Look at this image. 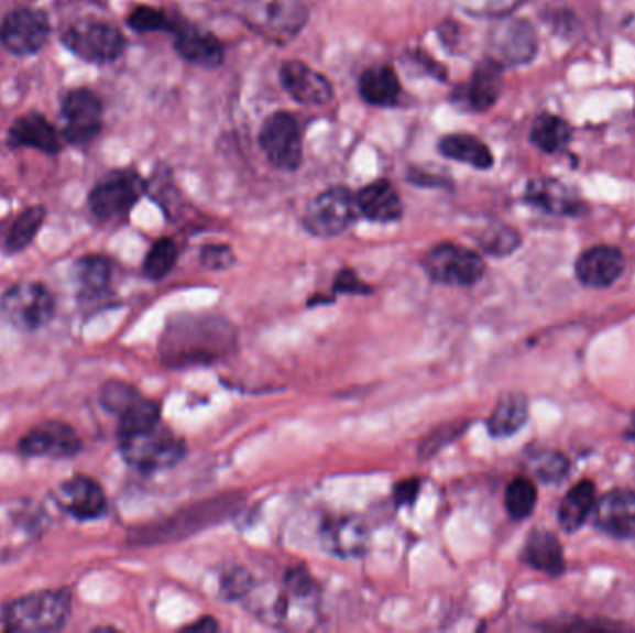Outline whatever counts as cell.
<instances>
[{
	"instance_id": "obj_15",
	"label": "cell",
	"mask_w": 635,
	"mask_h": 633,
	"mask_svg": "<svg viewBox=\"0 0 635 633\" xmlns=\"http://www.w3.org/2000/svg\"><path fill=\"white\" fill-rule=\"evenodd\" d=\"M83 443L72 426L64 422H45L24 435L19 443V451L24 457H54L67 459L77 456Z\"/></svg>"
},
{
	"instance_id": "obj_35",
	"label": "cell",
	"mask_w": 635,
	"mask_h": 633,
	"mask_svg": "<svg viewBox=\"0 0 635 633\" xmlns=\"http://www.w3.org/2000/svg\"><path fill=\"white\" fill-rule=\"evenodd\" d=\"M537 505V487L526 476H518L505 489V510L513 521H526Z\"/></svg>"
},
{
	"instance_id": "obj_17",
	"label": "cell",
	"mask_w": 635,
	"mask_h": 633,
	"mask_svg": "<svg viewBox=\"0 0 635 633\" xmlns=\"http://www.w3.org/2000/svg\"><path fill=\"white\" fill-rule=\"evenodd\" d=\"M54 502L78 521H96L107 511V496L101 485L88 476H75L54 492Z\"/></svg>"
},
{
	"instance_id": "obj_31",
	"label": "cell",
	"mask_w": 635,
	"mask_h": 633,
	"mask_svg": "<svg viewBox=\"0 0 635 633\" xmlns=\"http://www.w3.org/2000/svg\"><path fill=\"white\" fill-rule=\"evenodd\" d=\"M570 137H572L570 124L563 118L548 112L537 116L529 131V140L535 148L548 154L559 153L561 149L567 148Z\"/></svg>"
},
{
	"instance_id": "obj_25",
	"label": "cell",
	"mask_w": 635,
	"mask_h": 633,
	"mask_svg": "<svg viewBox=\"0 0 635 633\" xmlns=\"http://www.w3.org/2000/svg\"><path fill=\"white\" fill-rule=\"evenodd\" d=\"M524 561L539 572L548 576H561L565 572L563 548L558 537L547 530H535L524 546Z\"/></svg>"
},
{
	"instance_id": "obj_24",
	"label": "cell",
	"mask_w": 635,
	"mask_h": 633,
	"mask_svg": "<svg viewBox=\"0 0 635 633\" xmlns=\"http://www.w3.org/2000/svg\"><path fill=\"white\" fill-rule=\"evenodd\" d=\"M8 143L15 149L32 148L47 154H56L62 148L58 132L42 113H26L15 119L8 131Z\"/></svg>"
},
{
	"instance_id": "obj_26",
	"label": "cell",
	"mask_w": 635,
	"mask_h": 633,
	"mask_svg": "<svg viewBox=\"0 0 635 633\" xmlns=\"http://www.w3.org/2000/svg\"><path fill=\"white\" fill-rule=\"evenodd\" d=\"M502 72L504 66L493 58L483 59L480 66L475 67L474 75L467 86V99L475 112H485L499 101L504 86Z\"/></svg>"
},
{
	"instance_id": "obj_21",
	"label": "cell",
	"mask_w": 635,
	"mask_h": 633,
	"mask_svg": "<svg viewBox=\"0 0 635 633\" xmlns=\"http://www.w3.org/2000/svg\"><path fill=\"white\" fill-rule=\"evenodd\" d=\"M320 539L329 554L361 557L369 548V530L357 516H331L321 526Z\"/></svg>"
},
{
	"instance_id": "obj_46",
	"label": "cell",
	"mask_w": 635,
	"mask_h": 633,
	"mask_svg": "<svg viewBox=\"0 0 635 633\" xmlns=\"http://www.w3.org/2000/svg\"><path fill=\"white\" fill-rule=\"evenodd\" d=\"M335 291L344 294H372V288L359 281L353 270H342L335 281Z\"/></svg>"
},
{
	"instance_id": "obj_9",
	"label": "cell",
	"mask_w": 635,
	"mask_h": 633,
	"mask_svg": "<svg viewBox=\"0 0 635 633\" xmlns=\"http://www.w3.org/2000/svg\"><path fill=\"white\" fill-rule=\"evenodd\" d=\"M62 43L89 64H110L125 53L127 47L121 30L101 21H78L64 32Z\"/></svg>"
},
{
	"instance_id": "obj_3",
	"label": "cell",
	"mask_w": 635,
	"mask_h": 633,
	"mask_svg": "<svg viewBox=\"0 0 635 633\" xmlns=\"http://www.w3.org/2000/svg\"><path fill=\"white\" fill-rule=\"evenodd\" d=\"M242 18L266 42L286 45L305 29L309 12L304 0H245Z\"/></svg>"
},
{
	"instance_id": "obj_27",
	"label": "cell",
	"mask_w": 635,
	"mask_h": 633,
	"mask_svg": "<svg viewBox=\"0 0 635 633\" xmlns=\"http://www.w3.org/2000/svg\"><path fill=\"white\" fill-rule=\"evenodd\" d=\"M359 94L372 107H394L402 95L398 75L388 66L370 67L359 78Z\"/></svg>"
},
{
	"instance_id": "obj_1",
	"label": "cell",
	"mask_w": 635,
	"mask_h": 633,
	"mask_svg": "<svg viewBox=\"0 0 635 633\" xmlns=\"http://www.w3.org/2000/svg\"><path fill=\"white\" fill-rule=\"evenodd\" d=\"M234 342L231 324L218 316H180L167 326L162 340V357L166 364H208L227 356Z\"/></svg>"
},
{
	"instance_id": "obj_42",
	"label": "cell",
	"mask_w": 635,
	"mask_h": 633,
	"mask_svg": "<svg viewBox=\"0 0 635 633\" xmlns=\"http://www.w3.org/2000/svg\"><path fill=\"white\" fill-rule=\"evenodd\" d=\"M529 0H463L467 12L485 18H510L511 13L517 12Z\"/></svg>"
},
{
	"instance_id": "obj_6",
	"label": "cell",
	"mask_w": 635,
	"mask_h": 633,
	"mask_svg": "<svg viewBox=\"0 0 635 633\" xmlns=\"http://www.w3.org/2000/svg\"><path fill=\"white\" fill-rule=\"evenodd\" d=\"M421 266L434 283L448 286H472L485 275V261L480 253L450 242L429 249Z\"/></svg>"
},
{
	"instance_id": "obj_8",
	"label": "cell",
	"mask_w": 635,
	"mask_h": 633,
	"mask_svg": "<svg viewBox=\"0 0 635 633\" xmlns=\"http://www.w3.org/2000/svg\"><path fill=\"white\" fill-rule=\"evenodd\" d=\"M0 310L21 331H37L53 320L56 303L42 283H19L0 297Z\"/></svg>"
},
{
	"instance_id": "obj_28",
	"label": "cell",
	"mask_w": 635,
	"mask_h": 633,
	"mask_svg": "<svg viewBox=\"0 0 635 633\" xmlns=\"http://www.w3.org/2000/svg\"><path fill=\"white\" fill-rule=\"evenodd\" d=\"M596 503V487L593 481L583 480L572 487L559 505L558 521L561 530L574 533L593 515Z\"/></svg>"
},
{
	"instance_id": "obj_2",
	"label": "cell",
	"mask_w": 635,
	"mask_h": 633,
	"mask_svg": "<svg viewBox=\"0 0 635 633\" xmlns=\"http://www.w3.org/2000/svg\"><path fill=\"white\" fill-rule=\"evenodd\" d=\"M72 615V592L67 589L36 591L15 598L2 611L7 630L24 633L58 632Z\"/></svg>"
},
{
	"instance_id": "obj_48",
	"label": "cell",
	"mask_w": 635,
	"mask_h": 633,
	"mask_svg": "<svg viewBox=\"0 0 635 633\" xmlns=\"http://www.w3.org/2000/svg\"><path fill=\"white\" fill-rule=\"evenodd\" d=\"M218 622L212 616H202L201 621H197L196 624H190V626H186L185 630L188 632H218Z\"/></svg>"
},
{
	"instance_id": "obj_12",
	"label": "cell",
	"mask_w": 635,
	"mask_h": 633,
	"mask_svg": "<svg viewBox=\"0 0 635 633\" xmlns=\"http://www.w3.org/2000/svg\"><path fill=\"white\" fill-rule=\"evenodd\" d=\"M51 34L47 13L36 8H18L0 24V43L15 56H30L42 51Z\"/></svg>"
},
{
	"instance_id": "obj_23",
	"label": "cell",
	"mask_w": 635,
	"mask_h": 633,
	"mask_svg": "<svg viewBox=\"0 0 635 633\" xmlns=\"http://www.w3.org/2000/svg\"><path fill=\"white\" fill-rule=\"evenodd\" d=\"M355 199L362 218L375 223H394L404 216V203L388 181H375L364 186Z\"/></svg>"
},
{
	"instance_id": "obj_37",
	"label": "cell",
	"mask_w": 635,
	"mask_h": 633,
	"mask_svg": "<svg viewBox=\"0 0 635 633\" xmlns=\"http://www.w3.org/2000/svg\"><path fill=\"white\" fill-rule=\"evenodd\" d=\"M177 259L178 248L175 240L161 238L149 249L147 257L143 261V275L151 281H161V279L166 277L167 273L172 272Z\"/></svg>"
},
{
	"instance_id": "obj_18",
	"label": "cell",
	"mask_w": 635,
	"mask_h": 633,
	"mask_svg": "<svg viewBox=\"0 0 635 633\" xmlns=\"http://www.w3.org/2000/svg\"><path fill=\"white\" fill-rule=\"evenodd\" d=\"M281 84L294 101L304 107H324L331 102L335 89L326 75L315 72L304 62L291 59L281 67Z\"/></svg>"
},
{
	"instance_id": "obj_13",
	"label": "cell",
	"mask_w": 635,
	"mask_h": 633,
	"mask_svg": "<svg viewBox=\"0 0 635 633\" xmlns=\"http://www.w3.org/2000/svg\"><path fill=\"white\" fill-rule=\"evenodd\" d=\"M64 137L75 145L94 142L102 129V102L91 89H73L66 95L64 105Z\"/></svg>"
},
{
	"instance_id": "obj_43",
	"label": "cell",
	"mask_w": 635,
	"mask_h": 633,
	"mask_svg": "<svg viewBox=\"0 0 635 633\" xmlns=\"http://www.w3.org/2000/svg\"><path fill=\"white\" fill-rule=\"evenodd\" d=\"M199 261H201L202 266L207 270H215V272H221V270H227L231 268L237 259H234V253L232 249L226 243H208L201 249V255H199Z\"/></svg>"
},
{
	"instance_id": "obj_29",
	"label": "cell",
	"mask_w": 635,
	"mask_h": 633,
	"mask_svg": "<svg viewBox=\"0 0 635 633\" xmlns=\"http://www.w3.org/2000/svg\"><path fill=\"white\" fill-rule=\"evenodd\" d=\"M439 153L450 161L469 164L475 170H491L494 156L488 143L481 142L480 138L472 134H448L440 138Z\"/></svg>"
},
{
	"instance_id": "obj_14",
	"label": "cell",
	"mask_w": 635,
	"mask_h": 633,
	"mask_svg": "<svg viewBox=\"0 0 635 633\" xmlns=\"http://www.w3.org/2000/svg\"><path fill=\"white\" fill-rule=\"evenodd\" d=\"M489 45L493 51V59L502 66H521L535 58L537 34L528 21L502 18V21L491 30Z\"/></svg>"
},
{
	"instance_id": "obj_47",
	"label": "cell",
	"mask_w": 635,
	"mask_h": 633,
	"mask_svg": "<svg viewBox=\"0 0 635 633\" xmlns=\"http://www.w3.org/2000/svg\"><path fill=\"white\" fill-rule=\"evenodd\" d=\"M420 494V480L418 478H409V480L399 481L396 489H394V503L398 508H405V505H413L416 502V498Z\"/></svg>"
},
{
	"instance_id": "obj_45",
	"label": "cell",
	"mask_w": 635,
	"mask_h": 633,
	"mask_svg": "<svg viewBox=\"0 0 635 633\" xmlns=\"http://www.w3.org/2000/svg\"><path fill=\"white\" fill-rule=\"evenodd\" d=\"M251 587H253V580H251V576L248 572H244V570H232L223 578L221 591H223L226 598L238 600V598L245 597L251 591Z\"/></svg>"
},
{
	"instance_id": "obj_5",
	"label": "cell",
	"mask_w": 635,
	"mask_h": 633,
	"mask_svg": "<svg viewBox=\"0 0 635 633\" xmlns=\"http://www.w3.org/2000/svg\"><path fill=\"white\" fill-rule=\"evenodd\" d=\"M119 450L131 467L143 473L161 472L177 465L186 454L183 438L156 424L145 432L119 438Z\"/></svg>"
},
{
	"instance_id": "obj_40",
	"label": "cell",
	"mask_w": 635,
	"mask_h": 633,
	"mask_svg": "<svg viewBox=\"0 0 635 633\" xmlns=\"http://www.w3.org/2000/svg\"><path fill=\"white\" fill-rule=\"evenodd\" d=\"M140 392L125 381H108L99 392L102 407L116 415H121L131 403L136 402Z\"/></svg>"
},
{
	"instance_id": "obj_33",
	"label": "cell",
	"mask_w": 635,
	"mask_h": 633,
	"mask_svg": "<svg viewBox=\"0 0 635 633\" xmlns=\"http://www.w3.org/2000/svg\"><path fill=\"white\" fill-rule=\"evenodd\" d=\"M161 424V407L158 403L138 397L136 402L131 403L129 407L119 415L118 437H127L132 433L145 432Z\"/></svg>"
},
{
	"instance_id": "obj_32",
	"label": "cell",
	"mask_w": 635,
	"mask_h": 633,
	"mask_svg": "<svg viewBox=\"0 0 635 633\" xmlns=\"http://www.w3.org/2000/svg\"><path fill=\"white\" fill-rule=\"evenodd\" d=\"M73 273H75L77 283L80 284V291L88 296H94V294H101V292L107 291L110 277H112V264L107 257H83L75 264Z\"/></svg>"
},
{
	"instance_id": "obj_22",
	"label": "cell",
	"mask_w": 635,
	"mask_h": 633,
	"mask_svg": "<svg viewBox=\"0 0 635 633\" xmlns=\"http://www.w3.org/2000/svg\"><path fill=\"white\" fill-rule=\"evenodd\" d=\"M526 201L554 216H578L585 210L582 199L556 178H535L526 188Z\"/></svg>"
},
{
	"instance_id": "obj_34",
	"label": "cell",
	"mask_w": 635,
	"mask_h": 633,
	"mask_svg": "<svg viewBox=\"0 0 635 633\" xmlns=\"http://www.w3.org/2000/svg\"><path fill=\"white\" fill-rule=\"evenodd\" d=\"M45 221V208L30 207L19 214L7 237L8 253H21L34 242Z\"/></svg>"
},
{
	"instance_id": "obj_4",
	"label": "cell",
	"mask_w": 635,
	"mask_h": 633,
	"mask_svg": "<svg viewBox=\"0 0 635 633\" xmlns=\"http://www.w3.org/2000/svg\"><path fill=\"white\" fill-rule=\"evenodd\" d=\"M238 503L240 500L232 496L212 498L207 502L196 503L167 521L158 522L151 527H143L142 532H138L134 543L153 545V543L185 539L194 533L202 532L205 527L215 526L229 519L232 511L237 510Z\"/></svg>"
},
{
	"instance_id": "obj_44",
	"label": "cell",
	"mask_w": 635,
	"mask_h": 633,
	"mask_svg": "<svg viewBox=\"0 0 635 633\" xmlns=\"http://www.w3.org/2000/svg\"><path fill=\"white\" fill-rule=\"evenodd\" d=\"M285 586L286 592L291 597L299 598V600H307L316 591L315 581L305 567L291 568L285 576Z\"/></svg>"
},
{
	"instance_id": "obj_20",
	"label": "cell",
	"mask_w": 635,
	"mask_h": 633,
	"mask_svg": "<svg viewBox=\"0 0 635 633\" xmlns=\"http://www.w3.org/2000/svg\"><path fill=\"white\" fill-rule=\"evenodd\" d=\"M623 251L613 245H594L578 257L577 277L589 288H607L623 275Z\"/></svg>"
},
{
	"instance_id": "obj_49",
	"label": "cell",
	"mask_w": 635,
	"mask_h": 633,
	"mask_svg": "<svg viewBox=\"0 0 635 633\" xmlns=\"http://www.w3.org/2000/svg\"><path fill=\"white\" fill-rule=\"evenodd\" d=\"M624 437L629 438V440H635V413L634 416H632L628 429L624 433Z\"/></svg>"
},
{
	"instance_id": "obj_11",
	"label": "cell",
	"mask_w": 635,
	"mask_h": 633,
	"mask_svg": "<svg viewBox=\"0 0 635 633\" xmlns=\"http://www.w3.org/2000/svg\"><path fill=\"white\" fill-rule=\"evenodd\" d=\"M147 184L134 172L112 173L89 194V208L99 219L123 218L142 199Z\"/></svg>"
},
{
	"instance_id": "obj_7",
	"label": "cell",
	"mask_w": 635,
	"mask_h": 633,
	"mask_svg": "<svg viewBox=\"0 0 635 633\" xmlns=\"http://www.w3.org/2000/svg\"><path fill=\"white\" fill-rule=\"evenodd\" d=\"M357 216L355 194L344 186H335L309 203L304 214V227L313 237H339L355 223Z\"/></svg>"
},
{
	"instance_id": "obj_38",
	"label": "cell",
	"mask_w": 635,
	"mask_h": 633,
	"mask_svg": "<svg viewBox=\"0 0 635 633\" xmlns=\"http://www.w3.org/2000/svg\"><path fill=\"white\" fill-rule=\"evenodd\" d=\"M464 429H469V422H448V424L435 427L428 437L421 438L418 457H420L421 461L431 459V457L437 456L440 450H445L446 446L453 443L456 438L461 437Z\"/></svg>"
},
{
	"instance_id": "obj_10",
	"label": "cell",
	"mask_w": 635,
	"mask_h": 633,
	"mask_svg": "<svg viewBox=\"0 0 635 633\" xmlns=\"http://www.w3.org/2000/svg\"><path fill=\"white\" fill-rule=\"evenodd\" d=\"M259 143L267 162L281 172H296L304 162V143L296 118L288 112H275L262 123Z\"/></svg>"
},
{
	"instance_id": "obj_30",
	"label": "cell",
	"mask_w": 635,
	"mask_h": 633,
	"mask_svg": "<svg viewBox=\"0 0 635 633\" xmlns=\"http://www.w3.org/2000/svg\"><path fill=\"white\" fill-rule=\"evenodd\" d=\"M528 421V400L523 394H505L494 407L493 415L489 418V433L494 438H505L515 435L523 429Z\"/></svg>"
},
{
	"instance_id": "obj_19",
	"label": "cell",
	"mask_w": 635,
	"mask_h": 633,
	"mask_svg": "<svg viewBox=\"0 0 635 633\" xmlns=\"http://www.w3.org/2000/svg\"><path fill=\"white\" fill-rule=\"evenodd\" d=\"M594 526L617 539L635 535V491L613 489L596 500L593 510Z\"/></svg>"
},
{
	"instance_id": "obj_16",
	"label": "cell",
	"mask_w": 635,
	"mask_h": 633,
	"mask_svg": "<svg viewBox=\"0 0 635 633\" xmlns=\"http://www.w3.org/2000/svg\"><path fill=\"white\" fill-rule=\"evenodd\" d=\"M175 36L177 53L196 66L218 67L226 58L223 43L207 30L199 29L186 19H172V29Z\"/></svg>"
},
{
	"instance_id": "obj_41",
	"label": "cell",
	"mask_w": 635,
	"mask_h": 633,
	"mask_svg": "<svg viewBox=\"0 0 635 633\" xmlns=\"http://www.w3.org/2000/svg\"><path fill=\"white\" fill-rule=\"evenodd\" d=\"M127 23L138 34H149V32H158V30L172 29V18L166 13L153 7H138L132 10Z\"/></svg>"
},
{
	"instance_id": "obj_39",
	"label": "cell",
	"mask_w": 635,
	"mask_h": 633,
	"mask_svg": "<svg viewBox=\"0 0 635 633\" xmlns=\"http://www.w3.org/2000/svg\"><path fill=\"white\" fill-rule=\"evenodd\" d=\"M480 245L485 253L494 257L511 255L521 245V237L515 229L507 226H493L483 231Z\"/></svg>"
},
{
	"instance_id": "obj_36",
	"label": "cell",
	"mask_w": 635,
	"mask_h": 633,
	"mask_svg": "<svg viewBox=\"0 0 635 633\" xmlns=\"http://www.w3.org/2000/svg\"><path fill=\"white\" fill-rule=\"evenodd\" d=\"M528 465L535 478L548 485L561 483L570 472L569 459L561 451L556 450L535 451L529 457Z\"/></svg>"
}]
</instances>
